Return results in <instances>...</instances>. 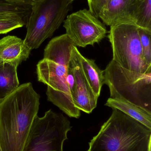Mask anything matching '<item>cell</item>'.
<instances>
[{
	"label": "cell",
	"instance_id": "1",
	"mask_svg": "<svg viewBox=\"0 0 151 151\" xmlns=\"http://www.w3.org/2000/svg\"><path fill=\"white\" fill-rule=\"evenodd\" d=\"M40 96L27 83L0 102V147L2 151H23L37 116Z\"/></svg>",
	"mask_w": 151,
	"mask_h": 151
},
{
	"label": "cell",
	"instance_id": "2",
	"mask_svg": "<svg viewBox=\"0 0 151 151\" xmlns=\"http://www.w3.org/2000/svg\"><path fill=\"white\" fill-rule=\"evenodd\" d=\"M89 143L87 151H148L151 129L117 109Z\"/></svg>",
	"mask_w": 151,
	"mask_h": 151
},
{
	"label": "cell",
	"instance_id": "3",
	"mask_svg": "<svg viewBox=\"0 0 151 151\" xmlns=\"http://www.w3.org/2000/svg\"><path fill=\"white\" fill-rule=\"evenodd\" d=\"M103 71L111 98L136 105L151 115V72L131 71L113 60Z\"/></svg>",
	"mask_w": 151,
	"mask_h": 151
},
{
	"label": "cell",
	"instance_id": "4",
	"mask_svg": "<svg viewBox=\"0 0 151 151\" xmlns=\"http://www.w3.org/2000/svg\"><path fill=\"white\" fill-rule=\"evenodd\" d=\"M72 4L69 0H38L32 2L24 40L31 50L38 48L52 36L67 17Z\"/></svg>",
	"mask_w": 151,
	"mask_h": 151
},
{
	"label": "cell",
	"instance_id": "5",
	"mask_svg": "<svg viewBox=\"0 0 151 151\" xmlns=\"http://www.w3.org/2000/svg\"><path fill=\"white\" fill-rule=\"evenodd\" d=\"M72 128L64 115L48 110L43 117H35L23 151H63Z\"/></svg>",
	"mask_w": 151,
	"mask_h": 151
},
{
	"label": "cell",
	"instance_id": "6",
	"mask_svg": "<svg viewBox=\"0 0 151 151\" xmlns=\"http://www.w3.org/2000/svg\"><path fill=\"white\" fill-rule=\"evenodd\" d=\"M108 38L112 48V60L120 66L134 72H151V66L143 59L137 26L127 24L111 27Z\"/></svg>",
	"mask_w": 151,
	"mask_h": 151
},
{
	"label": "cell",
	"instance_id": "7",
	"mask_svg": "<svg viewBox=\"0 0 151 151\" xmlns=\"http://www.w3.org/2000/svg\"><path fill=\"white\" fill-rule=\"evenodd\" d=\"M64 23L66 34L76 47L99 43L107 33L105 26L87 9L67 15Z\"/></svg>",
	"mask_w": 151,
	"mask_h": 151
},
{
	"label": "cell",
	"instance_id": "8",
	"mask_svg": "<svg viewBox=\"0 0 151 151\" xmlns=\"http://www.w3.org/2000/svg\"><path fill=\"white\" fill-rule=\"evenodd\" d=\"M79 52L77 47L74 46L69 64L74 74L76 83V89L72 98L74 106L79 110L90 114L96 107L98 98L93 93L82 72Z\"/></svg>",
	"mask_w": 151,
	"mask_h": 151
},
{
	"label": "cell",
	"instance_id": "9",
	"mask_svg": "<svg viewBox=\"0 0 151 151\" xmlns=\"http://www.w3.org/2000/svg\"><path fill=\"white\" fill-rule=\"evenodd\" d=\"M140 0H109L101 9L99 18L110 27L121 24L135 25V14Z\"/></svg>",
	"mask_w": 151,
	"mask_h": 151
},
{
	"label": "cell",
	"instance_id": "10",
	"mask_svg": "<svg viewBox=\"0 0 151 151\" xmlns=\"http://www.w3.org/2000/svg\"><path fill=\"white\" fill-rule=\"evenodd\" d=\"M67 69L63 65L43 58L37 65L38 81L54 90L71 96L66 81Z\"/></svg>",
	"mask_w": 151,
	"mask_h": 151
},
{
	"label": "cell",
	"instance_id": "11",
	"mask_svg": "<svg viewBox=\"0 0 151 151\" xmlns=\"http://www.w3.org/2000/svg\"><path fill=\"white\" fill-rule=\"evenodd\" d=\"M31 51L24 40L17 36L8 35L0 40V63L18 67L28 58Z\"/></svg>",
	"mask_w": 151,
	"mask_h": 151
},
{
	"label": "cell",
	"instance_id": "12",
	"mask_svg": "<svg viewBox=\"0 0 151 151\" xmlns=\"http://www.w3.org/2000/svg\"><path fill=\"white\" fill-rule=\"evenodd\" d=\"M74 46L73 42L66 34L55 37L45 47L43 58L68 68Z\"/></svg>",
	"mask_w": 151,
	"mask_h": 151
},
{
	"label": "cell",
	"instance_id": "13",
	"mask_svg": "<svg viewBox=\"0 0 151 151\" xmlns=\"http://www.w3.org/2000/svg\"><path fill=\"white\" fill-rule=\"evenodd\" d=\"M78 55L84 76L93 93L98 98L104 84V71L99 69L95 60L86 58L79 51Z\"/></svg>",
	"mask_w": 151,
	"mask_h": 151
},
{
	"label": "cell",
	"instance_id": "14",
	"mask_svg": "<svg viewBox=\"0 0 151 151\" xmlns=\"http://www.w3.org/2000/svg\"><path fill=\"white\" fill-rule=\"evenodd\" d=\"M105 106L115 108L151 129V115L136 105L120 99L109 98Z\"/></svg>",
	"mask_w": 151,
	"mask_h": 151
},
{
	"label": "cell",
	"instance_id": "15",
	"mask_svg": "<svg viewBox=\"0 0 151 151\" xmlns=\"http://www.w3.org/2000/svg\"><path fill=\"white\" fill-rule=\"evenodd\" d=\"M17 67L0 63V102L19 87Z\"/></svg>",
	"mask_w": 151,
	"mask_h": 151
},
{
	"label": "cell",
	"instance_id": "16",
	"mask_svg": "<svg viewBox=\"0 0 151 151\" xmlns=\"http://www.w3.org/2000/svg\"><path fill=\"white\" fill-rule=\"evenodd\" d=\"M46 95L49 101L59 107L69 117L76 119L79 118L80 111L74 106L71 96L54 90L49 86L47 87Z\"/></svg>",
	"mask_w": 151,
	"mask_h": 151
},
{
	"label": "cell",
	"instance_id": "17",
	"mask_svg": "<svg viewBox=\"0 0 151 151\" xmlns=\"http://www.w3.org/2000/svg\"><path fill=\"white\" fill-rule=\"evenodd\" d=\"M32 4L10 0H0V17L19 16L28 19Z\"/></svg>",
	"mask_w": 151,
	"mask_h": 151
},
{
	"label": "cell",
	"instance_id": "18",
	"mask_svg": "<svg viewBox=\"0 0 151 151\" xmlns=\"http://www.w3.org/2000/svg\"><path fill=\"white\" fill-rule=\"evenodd\" d=\"M135 25L151 31V0L141 1L135 14Z\"/></svg>",
	"mask_w": 151,
	"mask_h": 151
},
{
	"label": "cell",
	"instance_id": "19",
	"mask_svg": "<svg viewBox=\"0 0 151 151\" xmlns=\"http://www.w3.org/2000/svg\"><path fill=\"white\" fill-rule=\"evenodd\" d=\"M27 19L19 16L0 17V34L7 33L26 25Z\"/></svg>",
	"mask_w": 151,
	"mask_h": 151
},
{
	"label": "cell",
	"instance_id": "20",
	"mask_svg": "<svg viewBox=\"0 0 151 151\" xmlns=\"http://www.w3.org/2000/svg\"><path fill=\"white\" fill-rule=\"evenodd\" d=\"M142 49V57L148 65L151 66V31L138 27Z\"/></svg>",
	"mask_w": 151,
	"mask_h": 151
},
{
	"label": "cell",
	"instance_id": "21",
	"mask_svg": "<svg viewBox=\"0 0 151 151\" xmlns=\"http://www.w3.org/2000/svg\"><path fill=\"white\" fill-rule=\"evenodd\" d=\"M109 0H87L89 10L92 14L99 18V14L101 9Z\"/></svg>",
	"mask_w": 151,
	"mask_h": 151
},
{
	"label": "cell",
	"instance_id": "22",
	"mask_svg": "<svg viewBox=\"0 0 151 151\" xmlns=\"http://www.w3.org/2000/svg\"><path fill=\"white\" fill-rule=\"evenodd\" d=\"M66 81L68 85L69 91L72 95L74 93L76 87V80L74 74L73 72L72 68L68 66L67 69V74H66Z\"/></svg>",
	"mask_w": 151,
	"mask_h": 151
},
{
	"label": "cell",
	"instance_id": "23",
	"mask_svg": "<svg viewBox=\"0 0 151 151\" xmlns=\"http://www.w3.org/2000/svg\"><path fill=\"white\" fill-rule=\"evenodd\" d=\"M10 1H16L23 2L26 3L31 4H32L33 2L38 1V0H10Z\"/></svg>",
	"mask_w": 151,
	"mask_h": 151
},
{
	"label": "cell",
	"instance_id": "24",
	"mask_svg": "<svg viewBox=\"0 0 151 151\" xmlns=\"http://www.w3.org/2000/svg\"><path fill=\"white\" fill-rule=\"evenodd\" d=\"M148 151H151V145L149 146V150Z\"/></svg>",
	"mask_w": 151,
	"mask_h": 151
},
{
	"label": "cell",
	"instance_id": "25",
	"mask_svg": "<svg viewBox=\"0 0 151 151\" xmlns=\"http://www.w3.org/2000/svg\"><path fill=\"white\" fill-rule=\"evenodd\" d=\"M74 1H75V0H69V1H70V2L71 3H72Z\"/></svg>",
	"mask_w": 151,
	"mask_h": 151
},
{
	"label": "cell",
	"instance_id": "26",
	"mask_svg": "<svg viewBox=\"0 0 151 151\" xmlns=\"http://www.w3.org/2000/svg\"><path fill=\"white\" fill-rule=\"evenodd\" d=\"M0 151H2L1 150V147H0Z\"/></svg>",
	"mask_w": 151,
	"mask_h": 151
},
{
	"label": "cell",
	"instance_id": "27",
	"mask_svg": "<svg viewBox=\"0 0 151 151\" xmlns=\"http://www.w3.org/2000/svg\"><path fill=\"white\" fill-rule=\"evenodd\" d=\"M140 1H143V0H140Z\"/></svg>",
	"mask_w": 151,
	"mask_h": 151
}]
</instances>
